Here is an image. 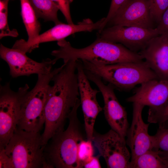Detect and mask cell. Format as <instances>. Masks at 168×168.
<instances>
[{"instance_id":"9c48e42d","label":"cell","mask_w":168,"mask_h":168,"mask_svg":"<svg viewBox=\"0 0 168 168\" xmlns=\"http://www.w3.org/2000/svg\"><path fill=\"white\" fill-rule=\"evenodd\" d=\"M109 168H129L131 154L125 139L111 129L101 134L94 132L92 140Z\"/></svg>"},{"instance_id":"ffe728a7","label":"cell","mask_w":168,"mask_h":168,"mask_svg":"<svg viewBox=\"0 0 168 168\" xmlns=\"http://www.w3.org/2000/svg\"><path fill=\"white\" fill-rule=\"evenodd\" d=\"M129 168H165V166L162 158L151 150L130 161Z\"/></svg>"},{"instance_id":"1f68e13d","label":"cell","mask_w":168,"mask_h":168,"mask_svg":"<svg viewBox=\"0 0 168 168\" xmlns=\"http://www.w3.org/2000/svg\"><path fill=\"white\" fill-rule=\"evenodd\" d=\"M160 127H165V128H168V123L165 124H164V125H163V126H160Z\"/></svg>"},{"instance_id":"8fae6325","label":"cell","mask_w":168,"mask_h":168,"mask_svg":"<svg viewBox=\"0 0 168 168\" xmlns=\"http://www.w3.org/2000/svg\"><path fill=\"white\" fill-rule=\"evenodd\" d=\"M26 54L20 49H10L0 44V57L8 64L12 77L48 73L57 61L55 58H47L38 62L28 57Z\"/></svg>"},{"instance_id":"4fadbf2b","label":"cell","mask_w":168,"mask_h":168,"mask_svg":"<svg viewBox=\"0 0 168 168\" xmlns=\"http://www.w3.org/2000/svg\"><path fill=\"white\" fill-rule=\"evenodd\" d=\"M132 120L127 133L126 143L131 150L130 161H134L138 156L152 150V136L149 135L148 129L150 123L143 121L142 113L144 106L133 103Z\"/></svg>"},{"instance_id":"d4e9b609","label":"cell","mask_w":168,"mask_h":168,"mask_svg":"<svg viewBox=\"0 0 168 168\" xmlns=\"http://www.w3.org/2000/svg\"><path fill=\"white\" fill-rule=\"evenodd\" d=\"M8 6H0V38L6 36L16 37L18 33L16 29L11 30L7 22Z\"/></svg>"},{"instance_id":"f546056e","label":"cell","mask_w":168,"mask_h":168,"mask_svg":"<svg viewBox=\"0 0 168 168\" xmlns=\"http://www.w3.org/2000/svg\"><path fill=\"white\" fill-rule=\"evenodd\" d=\"M100 156L99 155L96 156H93L88 161L85 163L82 168H100L99 157Z\"/></svg>"},{"instance_id":"5bb4252c","label":"cell","mask_w":168,"mask_h":168,"mask_svg":"<svg viewBox=\"0 0 168 168\" xmlns=\"http://www.w3.org/2000/svg\"><path fill=\"white\" fill-rule=\"evenodd\" d=\"M153 24L147 0H127L106 25L152 28Z\"/></svg>"},{"instance_id":"4316f807","label":"cell","mask_w":168,"mask_h":168,"mask_svg":"<svg viewBox=\"0 0 168 168\" xmlns=\"http://www.w3.org/2000/svg\"><path fill=\"white\" fill-rule=\"evenodd\" d=\"M55 3L64 16L68 24H73L70 12V5L73 0H51Z\"/></svg>"},{"instance_id":"f1b7e54d","label":"cell","mask_w":168,"mask_h":168,"mask_svg":"<svg viewBox=\"0 0 168 168\" xmlns=\"http://www.w3.org/2000/svg\"><path fill=\"white\" fill-rule=\"evenodd\" d=\"M0 168H13L12 162L4 148L0 149Z\"/></svg>"},{"instance_id":"cb8c5ba5","label":"cell","mask_w":168,"mask_h":168,"mask_svg":"<svg viewBox=\"0 0 168 168\" xmlns=\"http://www.w3.org/2000/svg\"><path fill=\"white\" fill-rule=\"evenodd\" d=\"M152 20L157 24L168 8V0H147Z\"/></svg>"},{"instance_id":"44dd1931","label":"cell","mask_w":168,"mask_h":168,"mask_svg":"<svg viewBox=\"0 0 168 168\" xmlns=\"http://www.w3.org/2000/svg\"><path fill=\"white\" fill-rule=\"evenodd\" d=\"M152 136V150L156 152L162 158H168V128L159 127L156 133Z\"/></svg>"},{"instance_id":"603a6c76","label":"cell","mask_w":168,"mask_h":168,"mask_svg":"<svg viewBox=\"0 0 168 168\" xmlns=\"http://www.w3.org/2000/svg\"><path fill=\"white\" fill-rule=\"evenodd\" d=\"M92 141L82 139L79 143L78 147V158L79 168H82L83 164L93 156L94 148Z\"/></svg>"},{"instance_id":"4dcf8cb0","label":"cell","mask_w":168,"mask_h":168,"mask_svg":"<svg viewBox=\"0 0 168 168\" xmlns=\"http://www.w3.org/2000/svg\"><path fill=\"white\" fill-rule=\"evenodd\" d=\"M162 159L165 165V168H168V158Z\"/></svg>"},{"instance_id":"7a4b0ae2","label":"cell","mask_w":168,"mask_h":168,"mask_svg":"<svg viewBox=\"0 0 168 168\" xmlns=\"http://www.w3.org/2000/svg\"><path fill=\"white\" fill-rule=\"evenodd\" d=\"M59 47L51 54L57 60L62 59L64 63L77 59L108 65L127 62L142 61L143 58L138 53L129 49L122 44L108 41L97 36L95 41L84 48L72 47L65 39L57 42Z\"/></svg>"},{"instance_id":"ba28073f","label":"cell","mask_w":168,"mask_h":168,"mask_svg":"<svg viewBox=\"0 0 168 168\" xmlns=\"http://www.w3.org/2000/svg\"><path fill=\"white\" fill-rule=\"evenodd\" d=\"M88 79L97 86L103 98V108L105 119L111 129L125 139L129 128L127 114L125 108L119 102L110 84H105L99 76L84 69Z\"/></svg>"},{"instance_id":"52a82bcc","label":"cell","mask_w":168,"mask_h":168,"mask_svg":"<svg viewBox=\"0 0 168 168\" xmlns=\"http://www.w3.org/2000/svg\"><path fill=\"white\" fill-rule=\"evenodd\" d=\"M27 84L14 91L9 82L0 89V149L4 148L16 129L22 99L28 91Z\"/></svg>"},{"instance_id":"277c9868","label":"cell","mask_w":168,"mask_h":168,"mask_svg":"<svg viewBox=\"0 0 168 168\" xmlns=\"http://www.w3.org/2000/svg\"><path fill=\"white\" fill-rule=\"evenodd\" d=\"M84 69L100 76L115 89L126 91L154 79H159L145 61L105 65L80 60Z\"/></svg>"},{"instance_id":"5b68a950","label":"cell","mask_w":168,"mask_h":168,"mask_svg":"<svg viewBox=\"0 0 168 168\" xmlns=\"http://www.w3.org/2000/svg\"><path fill=\"white\" fill-rule=\"evenodd\" d=\"M63 66L55 68L48 73L38 75L35 86L22 99L16 129L40 132L45 124L44 110L49 83Z\"/></svg>"},{"instance_id":"2e32d148","label":"cell","mask_w":168,"mask_h":168,"mask_svg":"<svg viewBox=\"0 0 168 168\" xmlns=\"http://www.w3.org/2000/svg\"><path fill=\"white\" fill-rule=\"evenodd\" d=\"M138 53L159 79L168 81V32L152 38Z\"/></svg>"},{"instance_id":"9a60e30c","label":"cell","mask_w":168,"mask_h":168,"mask_svg":"<svg viewBox=\"0 0 168 168\" xmlns=\"http://www.w3.org/2000/svg\"><path fill=\"white\" fill-rule=\"evenodd\" d=\"M105 17L94 22L90 19H83L77 24H65L61 23L55 25L53 27L41 34L30 44L20 47V49L25 53H30L38 48L40 43L52 41H58L65 39L66 37L80 32H91L99 30Z\"/></svg>"},{"instance_id":"3957f363","label":"cell","mask_w":168,"mask_h":168,"mask_svg":"<svg viewBox=\"0 0 168 168\" xmlns=\"http://www.w3.org/2000/svg\"><path fill=\"white\" fill-rule=\"evenodd\" d=\"M80 104V100L70 113L67 129L54 136L45 146L44 155L49 168H79L78 147L83 139L77 115Z\"/></svg>"},{"instance_id":"7402d4cb","label":"cell","mask_w":168,"mask_h":168,"mask_svg":"<svg viewBox=\"0 0 168 168\" xmlns=\"http://www.w3.org/2000/svg\"><path fill=\"white\" fill-rule=\"evenodd\" d=\"M147 121L157 124L159 126L168 123V100L162 107L156 109L149 108Z\"/></svg>"},{"instance_id":"d6986e66","label":"cell","mask_w":168,"mask_h":168,"mask_svg":"<svg viewBox=\"0 0 168 168\" xmlns=\"http://www.w3.org/2000/svg\"><path fill=\"white\" fill-rule=\"evenodd\" d=\"M38 18L46 21H52L55 25L62 23L58 20L57 12L59 10L51 0H28Z\"/></svg>"},{"instance_id":"ac0fdd59","label":"cell","mask_w":168,"mask_h":168,"mask_svg":"<svg viewBox=\"0 0 168 168\" xmlns=\"http://www.w3.org/2000/svg\"><path fill=\"white\" fill-rule=\"evenodd\" d=\"M21 14L28 35L27 41L17 40L12 48L18 49L30 44L39 35L41 26L35 12L28 0H20Z\"/></svg>"},{"instance_id":"83f0119b","label":"cell","mask_w":168,"mask_h":168,"mask_svg":"<svg viewBox=\"0 0 168 168\" xmlns=\"http://www.w3.org/2000/svg\"><path fill=\"white\" fill-rule=\"evenodd\" d=\"M156 28L159 35L168 32V8L163 14Z\"/></svg>"},{"instance_id":"8992f818","label":"cell","mask_w":168,"mask_h":168,"mask_svg":"<svg viewBox=\"0 0 168 168\" xmlns=\"http://www.w3.org/2000/svg\"><path fill=\"white\" fill-rule=\"evenodd\" d=\"M40 132L16 129L4 149L13 168H49Z\"/></svg>"},{"instance_id":"e0dca14e","label":"cell","mask_w":168,"mask_h":168,"mask_svg":"<svg viewBox=\"0 0 168 168\" xmlns=\"http://www.w3.org/2000/svg\"><path fill=\"white\" fill-rule=\"evenodd\" d=\"M168 100V81L154 79L141 84L134 94L126 99L127 102L136 103L150 108L163 106Z\"/></svg>"},{"instance_id":"30bf717a","label":"cell","mask_w":168,"mask_h":168,"mask_svg":"<svg viewBox=\"0 0 168 168\" xmlns=\"http://www.w3.org/2000/svg\"><path fill=\"white\" fill-rule=\"evenodd\" d=\"M159 35L156 28L115 25L104 28L97 36L110 42L121 44L134 52L142 50L153 38Z\"/></svg>"},{"instance_id":"7c38bea8","label":"cell","mask_w":168,"mask_h":168,"mask_svg":"<svg viewBox=\"0 0 168 168\" xmlns=\"http://www.w3.org/2000/svg\"><path fill=\"white\" fill-rule=\"evenodd\" d=\"M77 70L86 137L87 140L92 141L96 119L98 114L103 110L99 105L96 99V95L100 91L91 87L82 62L79 59L77 60Z\"/></svg>"},{"instance_id":"6da1fadb","label":"cell","mask_w":168,"mask_h":168,"mask_svg":"<svg viewBox=\"0 0 168 168\" xmlns=\"http://www.w3.org/2000/svg\"><path fill=\"white\" fill-rule=\"evenodd\" d=\"M77 60L63 63L62 69L52 79L45 105L44 128L42 134L46 145L54 136L64 130L66 120L80 100L78 90Z\"/></svg>"},{"instance_id":"484cf974","label":"cell","mask_w":168,"mask_h":168,"mask_svg":"<svg viewBox=\"0 0 168 168\" xmlns=\"http://www.w3.org/2000/svg\"><path fill=\"white\" fill-rule=\"evenodd\" d=\"M127 0H112L108 14L104 21L100 30V32L105 28L109 21L114 16L118 10Z\"/></svg>"}]
</instances>
